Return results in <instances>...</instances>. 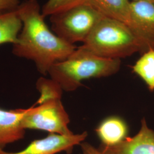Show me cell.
I'll return each instance as SVG.
<instances>
[{
	"mask_svg": "<svg viewBox=\"0 0 154 154\" xmlns=\"http://www.w3.org/2000/svg\"><path fill=\"white\" fill-rule=\"evenodd\" d=\"M16 10L22 27L12 53L33 61L39 72L46 76L51 66L66 60L77 48L50 29L37 0H25Z\"/></svg>",
	"mask_w": 154,
	"mask_h": 154,
	"instance_id": "cell-1",
	"label": "cell"
},
{
	"mask_svg": "<svg viewBox=\"0 0 154 154\" xmlns=\"http://www.w3.org/2000/svg\"><path fill=\"white\" fill-rule=\"evenodd\" d=\"M121 65V60L100 57L81 46L66 60L51 66L48 74L63 90L71 92L81 86L82 81L115 74Z\"/></svg>",
	"mask_w": 154,
	"mask_h": 154,
	"instance_id": "cell-2",
	"label": "cell"
},
{
	"mask_svg": "<svg viewBox=\"0 0 154 154\" xmlns=\"http://www.w3.org/2000/svg\"><path fill=\"white\" fill-rule=\"evenodd\" d=\"M100 57L119 59L139 53L141 47L126 23L103 17L81 46Z\"/></svg>",
	"mask_w": 154,
	"mask_h": 154,
	"instance_id": "cell-3",
	"label": "cell"
},
{
	"mask_svg": "<svg viewBox=\"0 0 154 154\" xmlns=\"http://www.w3.org/2000/svg\"><path fill=\"white\" fill-rule=\"evenodd\" d=\"M88 3L75 6L50 16L52 31L70 44L83 42L103 17Z\"/></svg>",
	"mask_w": 154,
	"mask_h": 154,
	"instance_id": "cell-4",
	"label": "cell"
},
{
	"mask_svg": "<svg viewBox=\"0 0 154 154\" xmlns=\"http://www.w3.org/2000/svg\"><path fill=\"white\" fill-rule=\"evenodd\" d=\"M70 118L61 99H53L35 103L29 107L22 121L26 129L45 131L49 133L70 135L74 133L69 128Z\"/></svg>",
	"mask_w": 154,
	"mask_h": 154,
	"instance_id": "cell-5",
	"label": "cell"
},
{
	"mask_svg": "<svg viewBox=\"0 0 154 154\" xmlns=\"http://www.w3.org/2000/svg\"><path fill=\"white\" fill-rule=\"evenodd\" d=\"M127 25L138 39L141 55L154 49V4L145 1H131Z\"/></svg>",
	"mask_w": 154,
	"mask_h": 154,
	"instance_id": "cell-6",
	"label": "cell"
},
{
	"mask_svg": "<svg viewBox=\"0 0 154 154\" xmlns=\"http://www.w3.org/2000/svg\"><path fill=\"white\" fill-rule=\"evenodd\" d=\"M88 135L86 131L70 135L49 133L45 138L31 142L21 151L11 152L0 149V154H56L61 152L70 154L75 146L84 142Z\"/></svg>",
	"mask_w": 154,
	"mask_h": 154,
	"instance_id": "cell-7",
	"label": "cell"
},
{
	"mask_svg": "<svg viewBox=\"0 0 154 154\" xmlns=\"http://www.w3.org/2000/svg\"><path fill=\"white\" fill-rule=\"evenodd\" d=\"M98 149L103 154H154V130L143 118L140 129L134 137L113 146L101 144Z\"/></svg>",
	"mask_w": 154,
	"mask_h": 154,
	"instance_id": "cell-8",
	"label": "cell"
},
{
	"mask_svg": "<svg viewBox=\"0 0 154 154\" xmlns=\"http://www.w3.org/2000/svg\"><path fill=\"white\" fill-rule=\"evenodd\" d=\"M28 109L4 110L0 109V149L23 139L25 130L22 121Z\"/></svg>",
	"mask_w": 154,
	"mask_h": 154,
	"instance_id": "cell-9",
	"label": "cell"
},
{
	"mask_svg": "<svg viewBox=\"0 0 154 154\" xmlns=\"http://www.w3.org/2000/svg\"><path fill=\"white\" fill-rule=\"evenodd\" d=\"M96 132L102 144L116 146L128 137V128L125 121L116 116H109L101 122Z\"/></svg>",
	"mask_w": 154,
	"mask_h": 154,
	"instance_id": "cell-10",
	"label": "cell"
},
{
	"mask_svg": "<svg viewBox=\"0 0 154 154\" xmlns=\"http://www.w3.org/2000/svg\"><path fill=\"white\" fill-rule=\"evenodd\" d=\"M130 0H86L105 17L118 20L127 24L130 13Z\"/></svg>",
	"mask_w": 154,
	"mask_h": 154,
	"instance_id": "cell-11",
	"label": "cell"
},
{
	"mask_svg": "<svg viewBox=\"0 0 154 154\" xmlns=\"http://www.w3.org/2000/svg\"><path fill=\"white\" fill-rule=\"evenodd\" d=\"M22 27L16 9L0 11V45L16 44Z\"/></svg>",
	"mask_w": 154,
	"mask_h": 154,
	"instance_id": "cell-12",
	"label": "cell"
},
{
	"mask_svg": "<svg viewBox=\"0 0 154 154\" xmlns=\"http://www.w3.org/2000/svg\"><path fill=\"white\" fill-rule=\"evenodd\" d=\"M132 71L146 83L151 91L154 90V49L141 55L132 67Z\"/></svg>",
	"mask_w": 154,
	"mask_h": 154,
	"instance_id": "cell-13",
	"label": "cell"
},
{
	"mask_svg": "<svg viewBox=\"0 0 154 154\" xmlns=\"http://www.w3.org/2000/svg\"><path fill=\"white\" fill-rule=\"evenodd\" d=\"M36 88L40 94L39 99L35 102L37 103L50 99H61L63 90L57 83L51 78H39L36 83Z\"/></svg>",
	"mask_w": 154,
	"mask_h": 154,
	"instance_id": "cell-14",
	"label": "cell"
},
{
	"mask_svg": "<svg viewBox=\"0 0 154 154\" xmlns=\"http://www.w3.org/2000/svg\"><path fill=\"white\" fill-rule=\"evenodd\" d=\"M86 2V0H48L42 6L41 11L45 17H50Z\"/></svg>",
	"mask_w": 154,
	"mask_h": 154,
	"instance_id": "cell-15",
	"label": "cell"
},
{
	"mask_svg": "<svg viewBox=\"0 0 154 154\" xmlns=\"http://www.w3.org/2000/svg\"><path fill=\"white\" fill-rule=\"evenodd\" d=\"M20 4V0H0V11L15 10Z\"/></svg>",
	"mask_w": 154,
	"mask_h": 154,
	"instance_id": "cell-16",
	"label": "cell"
},
{
	"mask_svg": "<svg viewBox=\"0 0 154 154\" xmlns=\"http://www.w3.org/2000/svg\"><path fill=\"white\" fill-rule=\"evenodd\" d=\"M82 154H103L99 149L95 148L88 142H83L81 143Z\"/></svg>",
	"mask_w": 154,
	"mask_h": 154,
	"instance_id": "cell-17",
	"label": "cell"
},
{
	"mask_svg": "<svg viewBox=\"0 0 154 154\" xmlns=\"http://www.w3.org/2000/svg\"><path fill=\"white\" fill-rule=\"evenodd\" d=\"M132 1H137V0H132ZM141 1H147L150 3H152L154 4V0H141Z\"/></svg>",
	"mask_w": 154,
	"mask_h": 154,
	"instance_id": "cell-18",
	"label": "cell"
}]
</instances>
